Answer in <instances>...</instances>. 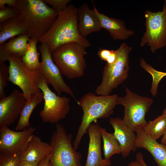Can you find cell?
<instances>
[{
    "mask_svg": "<svg viewBox=\"0 0 166 166\" xmlns=\"http://www.w3.org/2000/svg\"><path fill=\"white\" fill-rule=\"evenodd\" d=\"M43 99V94L40 91L32 95L27 100L15 127L16 131H22L31 126L29 121L31 115L34 108L42 102Z\"/></svg>",
    "mask_w": 166,
    "mask_h": 166,
    "instance_id": "obj_22",
    "label": "cell"
},
{
    "mask_svg": "<svg viewBox=\"0 0 166 166\" xmlns=\"http://www.w3.org/2000/svg\"><path fill=\"white\" fill-rule=\"evenodd\" d=\"M17 0H0V9L4 6L5 5L7 6L16 8Z\"/></svg>",
    "mask_w": 166,
    "mask_h": 166,
    "instance_id": "obj_32",
    "label": "cell"
},
{
    "mask_svg": "<svg viewBox=\"0 0 166 166\" xmlns=\"http://www.w3.org/2000/svg\"><path fill=\"white\" fill-rule=\"evenodd\" d=\"M126 95L119 97L117 105H123L124 108L122 120L130 128L135 130L142 128L148 122L145 119L146 113L149 111L153 102L151 98L141 96L125 88Z\"/></svg>",
    "mask_w": 166,
    "mask_h": 166,
    "instance_id": "obj_8",
    "label": "cell"
},
{
    "mask_svg": "<svg viewBox=\"0 0 166 166\" xmlns=\"http://www.w3.org/2000/svg\"><path fill=\"white\" fill-rule=\"evenodd\" d=\"M92 2L93 9L99 19L101 28L108 31L114 40H125L134 34L133 30L127 29L124 21L109 17L99 12L93 1Z\"/></svg>",
    "mask_w": 166,
    "mask_h": 166,
    "instance_id": "obj_18",
    "label": "cell"
},
{
    "mask_svg": "<svg viewBox=\"0 0 166 166\" xmlns=\"http://www.w3.org/2000/svg\"><path fill=\"white\" fill-rule=\"evenodd\" d=\"M9 66L5 63H0V99L5 97V89L9 80Z\"/></svg>",
    "mask_w": 166,
    "mask_h": 166,
    "instance_id": "obj_26",
    "label": "cell"
},
{
    "mask_svg": "<svg viewBox=\"0 0 166 166\" xmlns=\"http://www.w3.org/2000/svg\"><path fill=\"white\" fill-rule=\"evenodd\" d=\"M27 34L28 30L25 22L17 14L0 23V45L16 36Z\"/></svg>",
    "mask_w": 166,
    "mask_h": 166,
    "instance_id": "obj_21",
    "label": "cell"
},
{
    "mask_svg": "<svg viewBox=\"0 0 166 166\" xmlns=\"http://www.w3.org/2000/svg\"><path fill=\"white\" fill-rule=\"evenodd\" d=\"M36 85L43 94L44 106L39 113L44 122L57 124L65 118L70 109V99L65 97L57 95L49 88L43 76L39 72Z\"/></svg>",
    "mask_w": 166,
    "mask_h": 166,
    "instance_id": "obj_7",
    "label": "cell"
},
{
    "mask_svg": "<svg viewBox=\"0 0 166 166\" xmlns=\"http://www.w3.org/2000/svg\"><path fill=\"white\" fill-rule=\"evenodd\" d=\"M140 64L142 68L151 75L152 71L155 69L151 65L147 63L143 58H140ZM157 87L158 86H155L152 84L151 92L153 97H155L157 93Z\"/></svg>",
    "mask_w": 166,
    "mask_h": 166,
    "instance_id": "obj_30",
    "label": "cell"
},
{
    "mask_svg": "<svg viewBox=\"0 0 166 166\" xmlns=\"http://www.w3.org/2000/svg\"><path fill=\"white\" fill-rule=\"evenodd\" d=\"M8 61L9 62L8 81L21 89L26 100L41 91L36 83L39 72L28 70L23 64L22 57L18 54L10 55Z\"/></svg>",
    "mask_w": 166,
    "mask_h": 166,
    "instance_id": "obj_10",
    "label": "cell"
},
{
    "mask_svg": "<svg viewBox=\"0 0 166 166\" xmlns=\"http://www.w3.org/2000/svg\"><path fill=\"white\" fill-rule=\"evenodd\" d=\"M101 127L97 123H92L89 126L87 132L89 142L86 163L85 166H110V160L103 159L101 156Z\"/></svg>",
    "mask_w": 166,
    "mask_h": 166,
    "instance_id": "obj_14",
    "label": "cell"
},
{
    "mask_svg": "<svg viewBox=\"0 0 166 166\" xmlns=\"http://www.w3.org/2000/svg\"><path fill=\"white\" fill-rule=\"evenodd\" d=\"M46 3L52 6L53 8L58 12L66 8L71 0H44Z\"/></svg>",
    "mask_w": 166,
    "mask_h": 166,
    "instance_id": "obj_29",
    "label": "cell"
},
{
    "mask_svg": "<svg viewBox=\"0 0 166 166\" xmlns=\"http://www.w3.org/2000/svg\"><path fill=\"white\" fill-rule=\"evenodd\" d=\"M163 76L164 77L166 76V72H164L163 73Z\"/></svg>",
    "mask_w": 166,
    "mask_h": 166,
    "instance_id": "obj_39",
    "label": "cell"
},
{
    "mask_svg": "<svg viewBox=\"0 0 166 166\" xmlns=\"http://www.w3.org/2000/svg\"><path fill=\"white\" fill-rule=\"evenodd\" d=\"M162 138L161 140V142L162 144L166 145V129L164 132Z\"/></svg>",
    "mask_w": 166,
    "mask_h": 166,
    "instance_id": "obj_37",
    "label": "cell"
},
{
    "mask_svg": "<svg viewBox=\"0 0 166 166\" xmlns=\"http://www.w3.org/2000/svg\"><path fill=\"white\" fill-rule=\"evenodd\" d=\"M144 17L146 30L141 38L140 46L147 45L153 53L166 45V0L161 11L152 12L146 10Z\"/></svg>",
    "mask_w": 166,
    "mask_h": 166,
    "instance_id": "obj_9",
    "label": "cell"
},
{
    "mask_svg": "<svg viewBox=\"0 0 166 166\" xmlns=\"http://www.w3.org/2000/svg\"><path fill=\"white\" fill-rule=\"evenodd\" d=\"M49 158L50 154L41 161L38 166H51L49 162Z\"/></svg>",
    "mask_w": 166,
    "mask_h": 166,
    "instance_id": "obj_35",
    "label": "cell"
},
{
    "mask_svg": "<svg viewBox=\"0 0 166 166\" xmlns=\"http://www.w3.org/2000/svg\"><path fill=\"white\" fill-rule=\"evenodd\" d=\"M72 135L68 134L63 126L56 124L49 143L51 148L49 162L51 166H81V155L72 144Z\"/></svg>",
    "mask_w": 166,
    "mask_h": 166,
    "instance_id": "obj_6",
    "label": "cell"
},
{
    "mask_svg": "<svg viewBox=\"0 0 166 166\" xmlns=\"http://www.w3.org/2000/svg\"><path fill=\"white\" fill-rule=\"evenodd\" d=\"M113 50L99 48L97 55L101 60L106 61L112 53Z\"/></svg>",
    "mask_w": 166,
    "mask_h": 166,
    "instance_id": "obj_31",
    "label": "cell"
},
{
    "mask_svg": "<svg viewBox=\"0 0 166 166\" xmlns=\"http://www.w3.org/2000/svg\"><path fill=\"white\" fill-rule=\"evenodd\" d=\"M36 131L33 126L21 131L12 130L8 126L0 128V153L13 155L21 152Z\"/></svg>",
    "mask_w": 166,
    "mask_h": 166,
    "instance_id": "obj_12",
    "label": "cell"
},
{
    "mask_svg": "<svg viewBox=\"0 0 166 166\" xmlns=\"http://www.w3.org/2000/svg\"><path fill=\"white\" fill-rule=\"evenodd\" d=\"M118 97L117 94L97 96L89 92L77 101V104L82 109L83 115L73 143V145L76 150L82 137L87 132L91 124L96 122L97 119L107 118L113 113L117 105Z\"/></svg>",
    "mask_w": 166,
    "mask_h": 166,
    "instance_id": "obj_3",
    "label": "cell"
},
{
    "mask_svg": "<svg viewBox=\"0 0 166 166\" xmlns=\"http://www.w3.org/2000/svg\"><path fill=\"white\" fill-rule=\"evenodd\" d=\"M26 101L22 92L17 89L0 99V128L8 126L15 122L20 117Z\"/></svg>",
    "mask_w": 166,
    "mask_h": 166,
    "instance_id": "obj_13",
    "label": "cell"
},
{
    "mask_svg": "<svg viewBox=\"0 0 166 166\" xmlns=\"http://www.w3.org/2000/svg\"><path fill=\"white\" fill-rule=\"evenodd\" d=\"M136 159L142 164L143 166H148L144 160L143 155L141 152H139L136 154Z\"/></svg>",
    "mask_w": 166,
    "mask_h": 166,
    "instance_id": "obj_34",
    "label": "cell"
},
{
    "mask_svg": "<svg viewBox=\"0 0 166 166\" xmlns=\"http://www.w3.org/2000/svg\"><path fill=\"white\" fill-rule=\"evenodd\" d=\"M16 8L22 19L31 38L38 41L51 28L58 12L44 0H17Z\"/></svg>",
    "mask_w": 166,
    "mask_h": 166,
    "instance_id": "obj_2",
    "label": "cell"
},
{
    "mask_svg": "<svg viewBox=\"0 0 166 166\" xmlns=\"http://www.w3.org/2000/svg\"><path fill=\"white\" fill-rule=\"evenodd\" d=\"M78 8L69 4L58 15L52 26L39 40L41 43L48 44L53 52L63 44L76 42L87 48L90 42L80 34L78 28Z\"/></svg>",
    "mask_w": 166,
    "mask_h": 166,
    "instance_id": "obj_1",
    "label": "cell"
},
{
    "mask_svg": "<svg viewBox=\"0 0 166 166\" xmlns=\"http://www.w3.org/2000/svg\"><path fill=\"white\" fill-rule=\"evenodd\" d=\"M18 14L16 8L5 6L0 9V23L14 17Z\"/></svg>",
    "mask_w": 166,
    "mask_h": 166,
    "instance_id": "obj_28",
    "label": "cell"
},
{
    "mask_svg": "<svg viewBox=\"0 0 166 166\" xmlns=\"http://www.w3.org/2000/svg\"><path fill=\"white\" fill-rule=\"evenodd\" d=\"M128 166H143V165L139 161L136 160L130 162Z\"/></svg>",
    "mask_w": 166,
    "mask_h": 166,
    "instance_id": "obj_36",
    "label": "cell"
},
{
    "mask_svg": "<svg viewBox=\"0 0 166 166\" xmlns=\"http://www.w3.org/2000/svg\"><path fill=\"white\" fill-rule=\"evenodd\" d=\"M100 131L103 141L104 159L110 160L114 155L121 153L120 144L113 133L108 132L106 129L101 127Z\"/></svg>",
    "mask_w": 166,
    "mask_h": 166,
    "instance_id": "obj_24",
    "label": "cell"
},
{
    "mask_svg": "<svg viewBox=\"0 0 166 166\" xmlns=\"http://www.w3.org/2000/svg\"><path fill=\"white\" fill-rule=\"evenodd\" d=\"M38 42L36 39L30 38L28 49L22 57L23 64L31 71H38L40 66L41 62L39 60L40 53L38 52L37 47Z\"/></svg>",
    "mask_w": 166,
    "mask_h": 166,
    "instance_id": "obj_23",
    "label": "cell"
},
{
    "mask_svg": "<svg viewBox=\"0 0 166 166\" xmlns=\"http://www.w3.org/2000/svg\"><path fill=\"white\" fill-rule=\"evenodd\" d=\"M84 47L76 42L62 45L53 53V60L62 74L69 79L83 76L86 67Z\"/></svg>",
    "mask_w": 166,
    "mask_h": 166,
    "instance_id": "obj_4",
    "label": "cell"
},
{
    "mask_svg": "<svg viewBox=\"0 0 166 166\" xmlns=\"http://www.w3.org/2000/svg\"><path fill=\"white\" fill-rule=\"evenodd\" d=\"M51 151L49 143L42 141L34 134L21 152L19 160L39 164L50 154Z\"/></svg>",
    "mask_w": 166,
    "mask_h": 166,
    "instance_id": "obj_17",
    "label": "cell"
},
{
    "mask_svg": "<svg viewBox=\"0 0 166 166\" xmlns=\"http://www.w3.org/2000/svg\"><path fill=\"white\" fill-rule=\"evenodd\" d=\"M163 114H165L166 115V107L164 109V110Z\"/></svg>",
    "mask_w": 166,
    "mask_h": 166,
    "instance_id": "obj_38",
    "label": "cell"
},
{
    "mask_svg": "<svg viewBox=\"0 0 166 166\" xmlns=\"http://www.w3.org/2000/svg\"><path fill=\"white\" fill-rule=\"evenodd\" d=\"M30 38L27 34L21 35L13 38L8 42L0 45V63H5L11 54L23 56L28 49Z\"/></svg>",
    "mask_w": 166,
    "mask_h": 166,
    "instance_id": "obj_20",
    "label": "cell"
},
{
    "mask_svg": "<svg viewBox=\"0 0 166 166\" xmlns=\"http://www.w3.org/2000/svg\"><path fill=\"white\" fill-rule=\"evenodd\" d=\"M20 153L13 155L0 153V166H18Z\"/></svg>",
    "mask_w": 166,
    "mask_h": 166,
    "instance_id": "obj_27",
    "label": "cell"
},
{
    "mask_svg": "<svg viewBox=\"0 0 166 166\" xmlns=\"http://www.w3.org/2000/svg\"><path fill=\"white\" fill-rule=\"evenodd\" d=\"M78 28L82 37L86 38L90 34L101 29L99 19L94 9H90L88 4L84 3L78 8Z\"/></svg>",
    "mask_w": 166,
    "mask_h": 166,
    "instance_id": "obj_19",
    "label": "cell"
},
{
    "mask_svg": "<svg viewBox=\"0 0 166 166\" xmlns=\"http://www.w3.org/2000/svg\"><path fill=\"white\" fill-rule=\"evenodd\" d=\"M165 47H166V45Z\"/></svg>",
    "mask_w": 166,
    "mask_h": 166,
    "instance_id": "obj_40",
    "label": "cell"
},
{
    "mask_svg": "<svg viewBox=\"0 0 166 166\" xmlns=\"http://www.w3.org/2000/svg\"><path fill=\"white\" fill-rule=\"evenodd\" d=\"M136 134L135 146L148 150L152 155L158 166H166V145L149 137L142 128L135 129Z\"/></svg>",
    "mask_w": 166,
    "mask_h": 166,
    "instance_id": "obj_16",
    "label": "cell"
},
{
    "mask_svg": "<svg viewBox=\"0 0 166 166\" xmlns=\"http://www.w3.org/2000/svg\"><path fill=\"white\" fill-rule=\"evenodd\" d=\"M38 48L42 60L38 71L43 76L47 84L53 87L58 96L63 93L68 94L77 102L72 90L64 81L62 74L53 60V52L49 45L46 43H42Z\"/></svg>",
    "mask_w": 166,
    "mask_h": 166,
    "instance_id": "obj_11",
    "label": "cell"
},
{
    "mask_svg": "<svg viewBox=\"0 0 166 166\" xmlns=\"http://www.w3.org/2000/svg\"><path fill=\"white\" fill-rule=\"evenodd\" d=\"M142 129L149 137L156 140L163 135L166 129V115L162 114L148 122Z\"/></svg>",
    "mask_w": 166,
    "mask_h": 166,
    "instance_id": "obj_25",
    "label": "cell"
},
{
    "mask_svg": "<svg viewBox=\"0 0 166 166\" xmlns=\"http://www.w3.org/2000/svg\"><path fill=\"white\" fill-rule=\"evenodd\" d=\"M109 123L114 130V136L121 148V153L123 158L128 156L131 152L135 151L136 134L134 130L128 126L120 117L110 118Z\"/></svg>",
    "mask_w": 166,
    "mask_h": 166,
    "instance_id": "obj_15",
    "label": "cell"
},
{
    "mask_svg": "<svg viewBox=\"0 0 166 166\" xmlns=\"http://www.w3.org/2000/svg\"><path fill=\"white\" fill-rule=\"evenodd\" d=\"M38 163L19 160L18 166H38Z\"/></svg>",
    "mask_w": 166,
    "mask_h": 166,
    "instance_id": "obj_33",
    "label": "cell"
},
{
    "mask_svg": "<svg viewBox=\"0 0 166 166\" xmlns=\"http://www.w3.org/2000/svg\"><path fill=\"white\" fill-rule=\"evenodd\" d=\"M132 47L123 42L117 49L116 60L112 65L104 67L102 81L95 90L98 96L109 95L127 78L129 69V54Z\"/></svg>",
    "mask_w": 166,
    "mask_h": 166,
    "instance_id": "obj_5",
    "label": "cell"
}]
</instances>
